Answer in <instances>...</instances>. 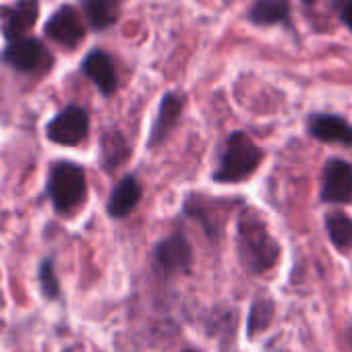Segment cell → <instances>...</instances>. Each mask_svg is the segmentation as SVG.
<instances>
[{
    "label": "cell",
    "mask_w": 352,
    "mask_h": 352,
    "mask_svg": "<svg viewBox=\"0 0 352 352\" xmlns=\"http://www.w3.org/2000/svg\"><path fill=\"white\" fill-rule=\"evenodd\" d=\"M89 133V114L79 106H69L58 112L46 126V137L56 145H79Z\"/></svg>",
    "instance_id": "cell-6"
},
{
    "label": "cell",
    "mask_w": 352,
    "mask_h": 352,
    "mask_svg": "<svg viewBox=\"0 0 352 352\" xmlns=\"http://www.w3.org/2000/svg\"><path fill=\"white\" fill-rule=\"evenodd\" d=\"M263 157L265 151L245 131H234L224 143L218 168L214 172V181L222 185L243 183L257 172Z\"/></svg>",
    "instance_id": "cell-2"
},
{
    "label": "cell",
    "mask_w": 352,
    "mask_h": 352,
    "mask_svg": "<svg viewBox=\"0 0 352 352\" xmlns=\"http://www.w3.org/2000/svg\"><path fill=\"white\" fill-rule=\"evenodd\" d=\"M300 3H302L305 7H313V5L317 3V0H300Z\"/></svg>",
    "instance_id": "cell-22"
},
{
    "label": "cell",
    "mask_w": 352,
    "mask_h": 352,
    "mask_svg": "<svg viewBox=\"0 0 352 352\" xmlns=\"http://www.w3.org/2000/svg\"><path fill=\"white\" fill-rule=\"evenodd\" d=\"M48 195L58 214L75 212L87 197L85 172L75 162H56L48 174Z\"/></svg>",
    "instance_id": "cell-3"
},
{
    "label": "cell",
    "mask_w": 352,
    "mask_h": 352,
    "mask_svg": "<svg viewBox=\"0 0 352 352\" xmlns=\"http://www.w3.org/2000/svg\"><path fill=\"white\" fill-rule=\"evenodd\" d=\"M44 36L63 48H77L85 38V25L79 13L73 7L65 5L46 21Z\"/></svg>",
    "instance_id": "cell-9"
},
{
    "label": "cell",
    "mask_w": 352,
    "mask_h": 352,
    "mask_svg": "<svg viewBox=\"0 0 352 352\" xmlns=\"http://www.w3.org/2000/svg\"><path fill=\"white\" fill-rule=\"evenodd\" d=\"M274 317V302L270 298H257L249 313V336L263 331Z\"/></svg>",
    "instance_id": "cell-19"
},
{
    "label": "cell",
    "mask_w": 352,
    "mask_h": 352,
    "mask_svg": "<svg viewBox=\"0 0 352 352\" xmlns=\"http://www.w3.org/2000/svg\"><path fill=\"white\" fill-rule=\"evenodd\" d=\"M122 0H83V11L91 30L102 32L112 28L120 17Z\"/></svg>",
    "instance_id": "cell-16"
},
{
    "label": "cell",
    "mask_w": 352,
    "mask_h": 352,
    "mask_svg": "<svg viewBox=\"0 0 352 352\" xmlns=\"http://www.w3.org/2000/svg\"><path fill=\"white\" fill-rule=\"evenodd\" d=\"M153 261L166 276L187 274L193 267V247L183 232H174L155 245Z\"/></svg>",
    "instance_id": "cell-8"
},
{
    "label": "cell",
    "mask_w": 352,
    "mask_h": 352,
    "mask_svg": "<svg viewBox=\"0 0 352 352\" xmlns=\"http://www.w3.org/2000/svg\"><path fill=\"white\" fill-rule=\"evenodd\" d=\"M292 5L290 0H253L247 11V21L257 28H290Z\"/></svg>",
    "instance_id": "cell-14"
},
{
    "label": "cell",
    "mask_w": 352,
    "mask_h": 352,
    "mask_svg": "<svg viewBox=\"0 0 352 352\" xmlns=\"http://www.w3.org/2000/svg\"><path fill=\"white\" fill-rule=\"evenodd\" d=\"M319 201L329 206H352V162L336 155L325 160Z\"/></svg>",
    "instance_id": "cell-4"
},
{
    "label": "cell",
    "mask_w": 352,
    "mask_h": 352,
    "mask_svg": "<svg viewBox=\"0 0 352 352\" xmlns=\"http://www.w3.org/2000/svg\"><path fill=\"white\" fill-rule=\"evenodd\" d=\"M236 253L243 267L253 276L270 272L280 259V243L272 236L263 216L253 208H245L239 214Z\"/></svg>",
    "instance_id": "cell-1"
},
{
    "label": "cell",
    "mask_w": 352,
    "mask_h": 352,
    "mask_svg": "<svg viewBox=\"0 0 352 352\" xmlns=\"http://www.w3.org/2000/svg\"><path fill=\"white\" fill-rule=\"evenodd\" d=\"M0 15H3V34L9 42L25 38L38 21L40 0H17L13 7L0 11Z\"/></svg>",
    "instance_id": "cell-12"
},
{
    "label": "cell",
    "mask_w": 352,
    "mask_h": 352,
    "mask_svg": "<svg viewBox=\"0 0 352 352\" xmlns=\"http://www.w3.org/2000/svg\"><path fill=\"white\" fill-rule=\"evenodd\" d=\"M183 108H185V98L181 94L168 91L162 98L157 116H155V120H153V124L149 129L147 147H160L170 137V133L174 131V126L179 124V120H181Z\"/></svg>",
    "instance_id": "cell-11"
},
{
    "label": "cell",
    "mask_w": 352,
    "mask_h": 352,
    "mask_svg": "<svg viewBox=\"0 0 352 352\" xmlns=\"http://www.w3.org/2000/svg\"><path fill=\"white\" fill-rule=\"evenodd\" d=\"M234 201L236 199H216V197L193 193L185 201V212L191 218H195L210 236H216L222 228L226 212L234 206Z\"/></svg>",
    "instance_id": "cell-10"
},
{
    "label": "cell",
    "mask_w": 352,
    "mask_h": 352,
    "mask_svg": "<svg viewBox=\"0 0 352 352\" xmlns=\"http://www.w3.org/2000/svg\"><path fill=\"white\" fill-rule=\"evenodd\" d=\"M3 60L7 65H11L13 69H17L21 73H30V75L44 73L54 63L48 48L40 40L28 38V36L9 42V46L3 50Z\"/></svg>",
    "instance_id": "cell-5"
},
{
    "label": "cell",
    "mask_w": 352,
    "mask_h": 352,
    "mask_svg": "<svg viewBox=\"0 0 352 352\" xmlns=\"http://www.w3.org/2000/svg\"><path fill=\"white\" fill-rule=\"evenodd\" d=\"M81 71H83V75H87L96 83L100 94L112 96L118 89V75H116L114 63L104 50H91L83 58Z\"/></svg>",
    "instance_id": "cell-13"
},
{
    "label": "cell",
    "mask_w": 352,
    "mask_h": 352,
    "mask_svg": "<svg viewBox=\"0 0 352 352\" xmlns=\"http://www.w3.org/2000/svg\"><path fill=\"white\" fill-rule=\"evenodd\" d=\"M183 352H199V350H183Z\"/></svg>",
    "instance_id": "cell-23"
},
{
    "label": "cell",
    "mask_w": 352,
    "mask_h": 352,
    "mask_svg": "<svg viewBox=\"0 0 352 352\" xmlns=\"http://www.w3.org/2000/svg\"><path fill=\"white\" fill-rule=\"evenodd\" d=\"M333 9L338 13L340 23L352 34V0H333Z\"/></svg>",
    "instance_id": "cell-21"
},
{
    "label": "cell",
    "mask_w": 352,
    "mask_h": 352,
    "mask_svg": "<svg viewBox=\"0 0 352 352\" xmlns=\"http://www.w3.org/2000/svg\"><path fill=\"white\" fill-rule=\"evenodd\" d=\"M129 157V145L120 133H108L102 141V162L108 170H114Z\"/></svg>",
    "instance_id": "cell-18"
},
{
    "label": "cell",
    "mask_w": 352,
    "mask_h": 352,
    "mask_svg": "<svg viewBox=\"0 0 352 352\" xmlns=\"http://www.w3.org/2000/svg\"><path fill=\"white\" fill-rule=\"evenodd\" d=\"M38 282L46 298H58L60 296V282L54 270V259H44L38 267Z\"/></svg>",
    "instance_id": "cell-20"
},
{
    "label": "cell",
    "mask_w": 352,
    "mask_h": 352,
    "mask_svg": "<svg viewBox=\"0 0 352 352\" xmlns=\"http://www.w3.org/2000/svg\"><path fill=\"white\" fill-rule=\"evenodd\" d=\"M141 195H143V189H141V183L137 181V176H124L122 181H118V185L114 187L108 199L110 218L114 220L126 218L141 201Z\"/></svg>",
    "instance_id": "cell-15"
},
{
    "label": "cell",
    "mask_w": 352,
    "mask_h": 352,
    "mask_svg": "<svg viewBox=\"0 0 352 352\" xmlns=\"http://www.w3.org/2000/svg\"><path fill=\"white\" fill-rule=\"evenodd\" d=\"M307 135L319 143L352 147V122L342 114L311 112L305 120Z\"/></svg>",
    "instance_id": "cell-7"
},
{
    "label": "cell",
    "mask_w": 352,
    "mask_h": 352,
    "mask_svg": "<svg viewBox=\"0 0 352 352\" xmlns=\"http://www.w3.org/2000/svg\"><path fill=\"white\" fill-rule=\"evenodd\" d=\"M323 224H325L329 243L340 253H348L352 249V218L342 210H331L325 214Z\"/></svg>",
    "instance_id": "cell-17"
}]
</instances>
